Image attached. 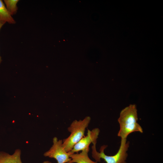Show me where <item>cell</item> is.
Returning a JSON list of instances; mask_svg holds the SVG:
<instances>
[{
	"label": "cell",
	"instance_id": "5b68a950",
	"mask_svg": "<svg viewBox=\"0 0 163 163\" xmlns=\"http://www.w3.org/2000/svg\"><path fill=\"white\" fill-rule=\"evenodd\" d=\"M100 130L97 128L93 129L91 130H88L87 135L84 136L76 144L71 151V154L78 153L80 151L90 150L89 145L91 143L96 144Z\"/></svg>",
	"mask_w": 163,
	"mask_h": 163
},
{
	"label": "cell",
	"instance_id": "8fae6325",
	"mask_svg": "<svg viewBox=\"0 0 163 163\" xmlns=\"http://www.w3.org/2000/svg\"><path fill=\"white\" fill-rule=\"evenodd\" d=\"M42 163H52L50 161H43Z\"/></svg>",
	"mask_w": 163,
	"mask_h": 163
},
{
	"label": "cell",
	"instance_id": "ba28073f",
	"mask_svg": "<svg viewBox=\"0 0 163 163\" xmlns=\"http://www.w3.org/2000/svg\"><path fill=\"white\" fill-rule=\"evenodd\" d=\"M0 21L11 24H14L16 23L8 11L4 3L1 0H0Z\"/></svg>",
	"mask_w": 163,
	"mask_h": 163
},
{
	"label": "cell",
	"instance_id": "6da1fadb",
	"mask_svg": "<svg viewBox=\"0 0 163 163\" xmlns=\"http://www.w3.org/2000/svg\"><path fill=\"white\" fill-rule=\"evenodd\" d=\"M136 107L135 104H130L121 111L118 121L120 129L117 136L121 139H126L128 136L134 132L142 133L143 129L138 123Z\"/></svg>",
	"mask_w": 163,
	"mask_h": 163
},
{
	"label": "cell",
	"instance_id": "3957f363",
	"mask_svg": "<svg viewBox=\"0 0 163 163\" xmlns=\"http://www.w3.org/2000/svg\"><path fill=\"white\" fill-rule=\"evenodd\" d=\"M129 142H127L126 139H121L119 149L117 152L113 155H107L104 152V149L107 146L105 145L101 147L100 152L96 150V144L92 146V156L96 161L100 162L101 159H103L106 163H127L126 162L128 156L127 152L129 147Z\"/></svg>",
	"mask_w": 163,
	"mask_h": 163
},
{
	"label": "cell",
	"instance_id": "30bf717a",
	"mask_svg": "<svg viewBox=\"0 0 163 163\" xmlns=\"http://www.w3.org/2000/svg\"><path fill=\"white\" fill-rule=\"evenodd\" d=\"M5 23V22L0 21V30L2 26ZM2 61L1 57L0 56V64Z\"/></svg>",
	"mask_w": 163,
	"mask_h": 163
},
{
	"label": "cell",
	"instance_id": "52a82bcc",
	"mask_svg": "<svg viewBox=\"0 0 163 163\" xmlns=\"http://www.w3.org/2000/svg\"><path fill=\"white\" fill-rule=\"evenodd\" d=\"M90 150H85L80 153L71 154L70 157L71 161L67 163H97L91 160L89 157L88 153Z\"/></svg>",
	"mask_w": 163,
	"mask_h": 163
},
{
	"label": "cell",
	"instance_id": "8992f818",
	"mask_svg": "<svg viewBox=\"0 0 163 163\" xmlns=\"http://www.w3.org/2000/svg\"><path fill=\"white\" fill-rule=\"evenodd\" d=\"M21 154L20 149H16L12 155L5 152H0V163H22Z\"/></svg>",
	"mask_w": 163,
	"mask_h": 163
},
{
	"label": "cell",
	"instance_id": "9c48e42d",
	"mask_svg": "<svg viewBox=\"0 0 163 163\" xmlns=\"http://www.w3.org/2000/svg\"><path fill=\"white\" fill-rule=\"evenodd\" d=\"M18 0H4V2L8 12L12 16L16 14L18 8L17 4Z\"/></svg>",
	"mask_w": 163,
	"mask_h": 163
},
{
	"label": "cell",
	"instance_id": "277c9868",
	"mask_svg": "<svg viewBox=\"0 0 163 163\" xmlns=\"http://www.w3.org/2000/svg\"><path fill=\"white\" fill-rule=\"evenodd\" d=\"M53 144L50 149L45 152L43 155L45 157L55 159L57 163H67L71 158L70 152H67L62 145V140L58 139L56 137L53 139Z\"/></svg>",
	"mask_w": 163,
	"mask_h": 163
},
{
	"label": "cell",
	"instance_id": "7a4b0ae2",
	"mask_svg": "<svg viewBox=\"0 0 163 163\" xmlns=\"http://www.w3.org/2000/svg\"><path fill=\"white\" fill-rule=\"evenodd\" d=\"M91 120V118L87 117L83 120H74L68 128L70 135L62 141V145L67 152L71 151L75 145L84 136L85 131Z\"/></svg>",
	"mask_w": 163,
	"mask_h": 163
}]
</instances>
